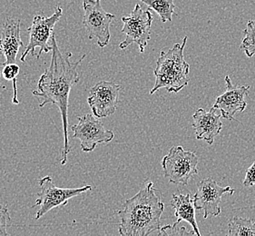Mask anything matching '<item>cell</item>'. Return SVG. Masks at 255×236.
<instances>
[{
	"label": "cell",
	"instance_id": "3",
	"mask_svg": "<svg viewBox=\"0 0 255 236\" xmlns=\"http://www.w3.org/2000/svg\"><path fill=\"white\" fill-rule=\"evenodd\" d=\"M187 38L184 36L182 44H174L168 51L161 52L153 69L155 84L150 91L151 95L161 88H165L169 93H178L188 85L190 65L184 55Z\"/></svg>",
	"mask_w": 255,
	"mask_h": 236
},
{
	"label": "cell",
	"instance_id": "8",
	"mask_svg": "<svg viewBox=\"0 0 255 236\" xmlns=\"http://www.w3.org/2000/svg\"><path fill=\"white\" fill-rule=\"evenodd\" d=\"M153 15L150 9L143 10L142 6L136 4L133 10L128 16H123L124 26L122 33L127 35L126 39L120 43V49H126L133 43L137 44L141 53L144 52L148 41L151 38V26L153 23Z\"/></svg>",
	"mask_w": 255,
	"mask_h": 236
},
{
	"label": "cell",
	"instance_id": "11",
	"mask_svg": "<svg viewBox=\"0 0 255 236\" xmlns=\"http://www.w3.org/2000/svg\"><path fill=\"white\" fill-rule=\"evenodd\" d=\"M121 86L113 82L101 81L90 89L87 103L97 118H108L117 111Z\"/></svg>",
	"mask_w": 255,
	"mask_h": 236
},
{
	"label": "cell",
	"instance_id": "2",
	"mask_svg": "<svg viewBox=\"0 0 255 236\" xmlns=\"http://www.w3.org/2000/svg\"><path fill=\"white\" fill-rule=\"evenodd\" d=\"M164 205L155 195L152 182L125 202L118 211L119 234L122 236H146L159 230Z\"/></svg>",
	"mask_w": 255,
	"mask_h": 236
},
{
	"label": "cell",
	"instance_id": "23",
	"mask_svg": "<svg viewBox=\"0 0 255 236\" xmlns=\"http://www.w3.org/2000/svg\"><path fill=\"white\" fill-rule=\"evenodd\" d=\"M4 65H5V63L0 62V76H1V71H2V68L4 67Z\"/></svg>",
	"mask_w": 255,
	"mask_h": 236
},
{
	"label": "cell",
	"instance_id": "20",
	"mask_svg": "<svg viewBox=\"0 0 255 236\" xmlns=\"http://www.w3.org/2000/svg\"><path fill=\"white\" fill-rule=\"evenodd\" d=\"M179 224L174 223V225L171 226H165L160 227L159 229L158 236H194L195 235L194 230L188 232L184 226L179 227Z\"/></svg>",
	"mask_w": 255,
	"mask_h": 236
},
{
	"label": "cell",
	"instance_id": "13",
	"mask_svg": "<svg viewBox=\"0 0 255 236\" xmlns=\"http://www.w3.org/2000/svg\"><path fill=\"white\" fill-rule=\"evenodd\" d=\"M222 114L218 113V109L213 108L209 111L199 108L193 115L192 126L195 130L197 140H204L207 144H213L215 139L223 128L221 121Z\"/></svg>",
	"mask_w": 255,
	"mask_h": 236
},
{
	"label": "cell",
	"instance_id": "1",
	"mask_svg": "<svg viewBox=\"0 0 255 236\" xmlns=\"http://www.w3.org/2000/svg\"><path fill=\"white\" fill-rule=\"evenodd\" d=\"M52 58L50 66L42 74L38 81L37 89L32 94L36 97L43 98V102L39 105L40 108L50 103L56 106L62 118V125L64 133V146L62 148V165L67 162V155L71 151V146L68 140V106L69 95L72 88L80 80L77 67L86 58L87 54L77 62H71L72 54H63L59 49L56 35L51 37Z\"/></svg>",
	"mask_w": 255,
	"mask_h": 236
},
{
	"label": "cell",
	"instance_id": "21",
	"mask_svg": "<svg viewBox=\"0 0 255 236\" xmlns=\"http://www.w3.org/2000/svg\"><path fill=\"white\" fill-rule=\"evenodd\" d=\"M11 218L7 206L0 204V236H8L6 231L7 226L10 224Z\"/></svg>",
	"mask_w": 255,
	"mask_h": 236
},
{
	"label": "cell",
	"instance_id": "10",
	"mask_svg": "<svg viewBox=\"0 0 255 236\" xmlns=\"http://www.w3.org/2000/svg\"><path fill=\"white\" fill-rule=\"evenodd\" d=\"M235 189L230 186H221L215 180L208 177L202 180L197 185V191L194 195V205L196 210L204 211V218L218 216L222 209L220 204L223 195H233Z\"/></svg>",
	"mask_w": 255,
	"mask_h": 236
},
{
	"label": "cell",
	"instance_id": "19",
	"mask_svg": "<svg viewBox=\"0 0 255 236\" xmlns=\"http://www.w3.org/2000/svg\"><path fill=\"white\" fill-rule=\"evenodd\" d=\"M20 72V68L15 64H5L2 68L1 71V76L5 78V80L12 81L13 83V99H12V103L14 105H19V100L17 98V88H16V83H17V76Z\"/></svg>",
	"mask_w": 255,
	"mask_h": 236
},
{
	"label": "cell",
	"instance_id": "12",
	"mask_svg": "<svg viewBox=\"0 0 255 236\" xmlns=\"http://www.w3.org/2000/svg\"><path fill=\"white\" fill-rule=\"evenodd\" d=\"M225 81L226 90L216 98L214 108L220 110L222 118L233 121L235 114L243 113L247 107L246 98L249 97L250 86H235L229 76L225 77Z\"/></svg>",
	"mask_w": 255,
	"mask_h": 236
},
{
	"label": "cell",
	"instance_id": "22",
	"mask_svg": "<svg viewBox=\"0 0 255 236\" xmlns=\"http://www.w3.org/2000/svg\"><path fill=\"white\" fill-rule=\"evenodd\" d=\"M243 185L245 187H252L255 185V161L246 171V175L243 182Z\"/></svg>",
	"mask_w": 255,
	"mask_h": 236
},
{
	"label": "cell",
	"instance_id": "18",
	"mask_svg": "<svg viewBox=\"0 0 255 236\" xmlns=\"http://www.w3.org/2000/svg\"><path fill=\"white\" fill-rule=\"evenodd\" d=\"M244 34L245 37L241 43V49L244 50L247 57H254L255 55V20L248 21Z\"/></svg>",
	"mask_w": 255,
	"mask_h": 236
},
{
	"label": "cell",
	"instance_id": "15",
	"mask_svg": "<svg viewBox=\"0 0 255 236\" xmlns=\"http://www.w3.org/2000/svg\"><path fill=\"white\" fill-rule=\"evenodd\" d=\"M171 206L174 209V216L177 218L176 224L181 222H187L192 226L195 235L201 236L199 227L195 219V207L194 205V198H191L190 194H174L173 199L170 203Z\"/></svg>",
	"mask_w": 255,
	"mask_h": 236
},
{
	"label": "cell",
	"instance_id": "4",
	"mask_svg": "<svg viewBox=\"0 0 255 236\" xmlns=\"http://www.w3.org/2000/svg\"><path fill=\"white\" fill-rule=\"evenodd\" d=\"M198 156L182 146H173L162 160L163 175L176 185H187L189 180L199 173Z\"/></svg>",
	"mask_w": 255,
	"mask_h": 236
},
{
	"label": "cell",
	"instance_id": "17",
	"mask_svg": "<svg viewBox=\"0 0 255 236\" xmlns=\"http://www.w3.org/2000/svg\"><path fill=\"white\" fill-rule=\"evenodd\" d=\"M228 231L229 236H255V221L235 216L228 223Z\"/></svg>",
	"mask_w": 255,
	"mask_h": 236
},
{
	"label": "cell",
	"instance_id": "14",
	"mask_svg": "<svg viewBox=\"0 0 255 236\" xmlns=\"http://www.w3.org/2000/svg\"><path fill=\"white\" fill-rule=\"evenodd\" d=\"M20 25L19 18H6L4 23L0 38V52L5 57V64L15 63L19 48L24 46L21 40Z\"/></svg>",
	"mask_w": 255,
	"mask_h": 236
},
{
	"label": "cell",
	"instance_id": "6",
	"mask_svg": "<svg viewBox=\"0 0 255 236\" xmlns=\"http://www.w3.org/2000/svg\"><path fill=\"white\" fill-rule=\"evenodd\" d=\"M40 185V192L37 193L36 206H40L39 210L36 212L35 219H39L46 215L49 211L57 208L59 206H67L68 201L77 195L92 190L91 185H85L79 188H60L54 185L50 176H45L38 180Z\"/></svg>",
	"mask_w": 255,
	"mask_h": 236
},
{
	"label": "cell",
	"instance_id": "7",
	"mask_svg": "<svg viewBox=\"0 0 255 236\" xmlns=\"http://www.w3.org/2000/svg\"><path fill=\"white\" fill-rule=\"evenodd\" d=\"M63 15V9L59 5L55 8L53 15L46 17L42 15H36L33 19V23L28 28L27 32L29 34L28 45L26 46V50L22 54L20 57L21 62H26V57L31 55H36V48H39L36 58L38 59L41 55L44 53L52 51V45L49 44L53 36V30L56 23L59 21Z\"/></svg>",
	"mask_w": 255,
	"mask_h": 236
},
{
	"label": "cell",
	"instance_id": "16",
	"mask_svg": "<svg viewBox=\"0 0 255 236\" xmlns=\"http://www.w3.org/2000/svg\"><path fill=\"white\" fill-rule=\"evenodd\" d=\"M144 5H146L148 9L155 11L160 19L163 23L172 21L173 15H174V0H140Z\"/></svg>",
	"mask_w": 255,
	"mask_h": 236
},
{
	"label": "cell",
	"instance_id": "9",
	"mask_svg": "<svg viewBox=\"0 0 255 236\" xmlns=\"http://www.w3.org/2000/svg\"><path fill=\"white\" fill-rule=\"evenodd\" d=\"M78 123L70 126L73 132L72 138L80 141L83 152L90 153L97 144L109 143L115 137L112 131L106 128L104 123L92 114H87L78 118Z\"/></svg>",
	"mask_w": 255,
	"mask_h": 236
},
{
	"label": "cell",
	"instance_id": "5",
	"mask_svg": "<svg viewBox=\"0 0 255 236\" xmlns=\"http://www.w3.org/2000/svg\"><path fill=\"white\" fill-rule=\"evenodd\" d=\"M84 17L83 25L87 31L88 39H97L100 47L108 46L110 41V26L116 15L103 8L101 0H83Z\"/></svg>",
	"mask_w": 255,
	"mask_h": 236
}]
</instances>
